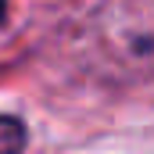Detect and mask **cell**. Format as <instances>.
<instances>
[{
	"mask_svg": "<svg viewBox=\"0 0 154 154\" xmlns=\"http://www.w3.org/2000/svg\"><path fill=\"white\" fill-rule=\"evenodd\" d=\"M4 11H7V0H0V22H4Z\"/></svg>",
	"mask_w": 154,
	"mask_h": 154,
	"instance_id": "7a4b0ae2",
	"label": "cell"
},
{
	"mask_svg": "<svg viewBox=\"0 0 154 154\" xmlns=\"http://www.w3.org/2000/svg\"><path fill=\"white\" fill-rule=\"evenodd\" d=\"M25 143V129L14 118H0V151H18Z\"/></svg>",
	"mask_w": 154,
	"mask_h": 154,
	"instance_id": "6da1fadb",
	"label": "cell"
}]
</instances>
